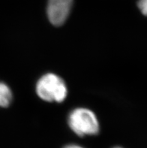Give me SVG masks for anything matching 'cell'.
I'll use <instances>...</instances> for the list:
<instances>
[{
	"label": "cell",
	"instance_id": "1",
	"mask_svg": "<svg viewBox=\"0 0 147 148\" xmlns=\"http://www.w3.org/2000/svg\"><path fill=\"white\" fill-rule=\"evenodd\" d=\"M38 96L47 102L61 103L67 98L68 87L64 80L54 73L41 76L36 83Z\"/></svg>",
	"mask_w": 147,
	"mask_h": 148
},
{
	"label": "cell",
	"instance_id": "2",
	"mask_svg": "<svg viewBox=\"0 0 147 148\" xmlns=\"http://www.w3.org/2000/svg\"><path fill=\"white\" fill-rule=\"evenodd\" d=\"M68 124L78 136L95 135L100 130L96 115L86 108H77L71 111L68 116Z\"/></svg>",
	"mask_w": 147,
	"mask_h": 148
},
{
	"label": "cell",
	"instance_id": "3",
	"mask_svg": "<svg viewBox=\"0 0 147 148\" xmlns=\"http://www.w3.org/2000/svg\"><path fill=\"white\" fill-rule=\"evenodd\" d=\"M74 0H48L47 14L50 22L56 26H62L71 13Z\"/></svg>",
	"mask_w": 147,
	"mask_h": 148
},
{
	"label": "cell",
	"instance_id": "4",
	"mask_svg": "<svg viewBox=\"0 0 147 148\" xmlns=\"http://www.w3.org/2000/svg\"><path fill=\"white\" fill-rule=\"evenodd\" d=\"M13 100V93L9 86L0 81V108L8 107Z\"/></svg>",
	"mask_w": 147,
	"mask_h": 148
},
{
	"label": "cell",
	"instance_id": "5",
	"mask_svg": "<svg viewBox=\"0 0 147 148\" xmlns=\"http://www.w3.org/2000/svg\"><path fill=\"white\" fill-rule=\"evenodd\" d=\"M137 6L141 13L147 17V0H139L137 2Z\"/></svg>",
	"mask_w": 147,
	"mask_h": 148
},
{
	"label": "cell",
	"instance_id": "6",
	"mask_svg": "<svg viewBox=\"0 0 147 148\" xmlns=\"http://www.w3.org/2000/svg\"><path fill=\"white\" fill-rule=\"evenodd\" d=\"M63 148H84L83 147L80 146L78 145H75V144H71V145H68L64 147Z\"/></svg>",
	"mask_w": 147,
	"mask_h": 148
},
{
	"label": "cell",
	"instance_id": "7",
	"mask_svg": "<svg viewBox=\"0 0 147 148\" xmlns=\"http://www.w3.org/2000/svg\"><path fill=\"white\" fill-rule=\"evenodd\" d=\"M113 148H122V147H115Z\"/></svg>",
	"mask_w": 147,
	"mask_h": 148
}]
</instances>
